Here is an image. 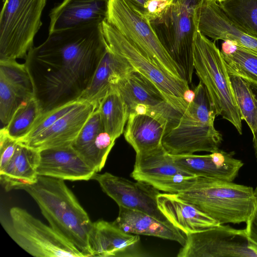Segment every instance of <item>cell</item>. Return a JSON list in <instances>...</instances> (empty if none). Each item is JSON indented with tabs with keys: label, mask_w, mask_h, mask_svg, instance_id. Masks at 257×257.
I'll return each mask as SVG.
<instances>
[{
	"label": "cell",
	"mask_w": 257,
	"mask_h": 257,
	"mask_svg": "<svg viewBox=\"0 0 257 257\" xmlns=\"http://www.w3.org/2000/svg\"><path fill=\"white\" fill-rule=\"evenodd\" d=\"M202 1V0H174V2L177 1L181 2L195 9Z\"/></svg>",
	"instance_id": "cell-38"
},
{
	"label": "cell",
	"mask_w": 257,
	"mask_h": 257,
	"mask_svg": "<svg viewBox=\"0 0 257 257\" xmlns=\"http://www.w3.org/2000/svg\"><path fill=\"white\" fill-rule=\"evenodd\" d=\"M229 76L241 119L245 121L253 133L257 127V99L248 82L237 76Z\"/></svg>",
	"instance_id": "cell-32"
},
{
	"label": "cell",
	"mask_w": 257,
	"mask_h": 257,
	"mask_svg": "<svg viewBox=\"0 0 257 257\" xmlns=\"http://www.w3.org/2000/svg\"><path fill=\"white\" fill-rule=\"evenodd\" d=\"M92 179L99 183L103 191L118 206L143 212L163 222L171 224L158 207L157 197L160 190L152 185L108 172L96 173Z\"/></svg>",
	"instance_id": "cell-14"
},
{
	"label": "cell",
	"mask_w": 257,
	"mask_h": 257,
	"mask_svg": "<svg viewBox=\"0 0 257 257\" xmlns=\"http://www.w3.org/2000/svg\"><path fill=\"white\" fill-rule=\"evenodd\" d=\"M113 222L128 233L169 239L182 246L186 241V235L172 224L163 222L140 211L119 206L118 216Z\"/></svg>",
	"instance_id": "cell-25"
},
{
	"label": "cell",
	"mask_w": 257,
	"mask_h": 257,
	"mask_svg": "<svg viewBox=\"0 0 257 257\" xmlns=\"http://www.w3.org/2000/svg\"><path fill=\"white\" fill-rule=\"evenodd\" d=\"M194 96L177 123L168 129L162 144L171 155H186L219 150L221 134L214 127L216 116L206 90L199 81Z\"/></svg>",
	"instance_id": "cell-3"
},
{
	"label": "cell",
	"mask_w": 257,
	"mask_h": 257,
	"mask_svg": "<svg viewBox=\"0 0 257 257\" xmlns=\"http://www.w3.org/2000/svg\"><path fill=\"white\" fill-rule=\"evenodd\" d=\"M198 30L214 41L219 40L242 47L257 54V38L237 27L215 0H202L194 10Z\"/></svg>",
	"instance_id": "cell-16"
},
{
	"label": "cell",
	"mask_w": 257,
	"mask_h": 257,
	"mask_svg": "<svg viewBox=\"0 0 257 257\" xmlns=\"http://www.w3.org/2000/svg\"><path fill=\"white\" fill-rule=\"evenodd\" d=\"M131 176L160 191L175 194L191 187L197 177L177 166L162 145L136 154Z\"/></svg>",
	"instance_id": "cell-12"
},
{
	"label": "cell",
	"mask_w": 257,
	"mask_h": 257,
	"mask_svg": "<svg viewBox=\"0 0 257 257\" xmlns=\"http://www.w3.org/2000/svg\"><path fill=\"white\" fill-rule=\"evenodd\" d=\"M193 58L194 69L206 90L216 116L227 120L242 135V120L221 52L198 30L196 24Z\"/></svg>",
	"instance_id": "cell-5"
},
{
	"label": "cell",
	"mask_w": 257,
	"mask_h": 257,
	"mask_svg": "<svg viewBox=\"0 0 257 257\" xmlns=\"http://www.w3.org/2000/svg\"><path fill=\"white\" fill-rule=\"evenodd\" d=\"M106 45L93 78L80 98L94 103L97 107L99 101L121 78L134 71L126 60Z\"/></svg>",
	"instance_id": "cell-24"
},
{
	"label": "cell",
	"mask_w": 257,
	"mask_h": 257,
	"mask_svg": "<svg viewBox=\"0 0 257 257\" xmlns=\"http://www.w3.org/2000/svg\"><path fill=\"white\" fill-rule=\"evenodd\" d=\"M251 88L252 91L257 99V87L251 86ZM253 138H252V143H253V147L255 153V156L257 160V127L255 131L252 133Z\"/></svg>",
	"instance_id": "cell-37"
},
{
	"label": "cell",
	"mask_w": 257,
	"mask_h": 257,
	"mask_svg": "<svg viewBox=\"0 0 257 257\" xmlns=\"http://www.w3.org/2000/svg\"><path fill=\"white\" fill-rule=\"evenodd\" d=\"M168 6L167 0H149L143 11L152 21L158 18Z\"/></svg>",
	"instance_id": "cell-35"
},
{
	"label": "cell",
	"mask_w": 257,
	"mask_h": 257,
	"mask_svg": "<svg viewBox=\"0 0 257 257\" xmlns=\"http://www.w3.org/2000/svg\"><path fill=\"white\" fill-rule=\"evenodd\" d=\"M47 0H3L0 15V60L26 58L42 25Z\"/></svg>",
	"instance_id": "cell-9"
},
{
	"label": "cell",
	"mask_w": 257,
	"mask_h": 257,
	"mask_svg": "<svg viewBox=\"0 0 257 257\" xmlns=\"http://www.w3.org/2000/svg\"><path fill=\"white\" fill-rule=\"evenodd\" d=\"M194 9L180 2L168 6L156 19L151 21L171 57L183 72L188 84L194 70L193 39L195 29Z\"/></svg>",
	"instance_id": "cell-10"
},
{
	"label": "cell",
	"mask_w": 257,
	"mask_h": 257,
	"mask_svg": "<svg viewBox=\"0 0 257 257\" xmlns=\"http://www.w3.org/2000/svg\"><path fill=\"white\" fill-rule=\"evenodd\" d=\"M39 151L38 176L71 181H88L96 173L72 145Z\"/></svg>",
	"instance_id": "cell-18"
},
{
	"label": "cell",
	"mask_w": 257,
	"mask_h": 257,
	"mask_svg": "<svg viewBox=\"0 0 257 257\" xmlns=\"http://www.w3.org/2000/svg\"><path fill=\"white\" fill-rule=\"evenodd\" d=\"M142 10H143L146 7L148 2L149 0H130Z\"/></svg>",
	"instance_id": "cell-39"
},
{
	"label": "cell",
	"mask_w": 257,
	"mask_h": 257,
	"mask_svg": "<svg viewBox=\"0 0 257 257\" xmlns=\"http://www.w3.org/2000/svg\"><path fill=\"white\" fill-rule=\"evenodd\" d=\"M177 195L220 224L246 222L255 201L251 187L202 176Z\"/></svg>",
	"instance_id": "cell-4"
},
{
	"label": "cell",
	"mask_w": 257,
	"mask_h": 257,
	"mask_svg": "<svg viewBox=\"0 0 257 257\" xmlns=\"http://www.w3.org/2000/svg\"><path fill=\"white\" fill-rule=\"evenodd\" d=\"M167 129V124L154 116L130 113L123 134L126 141L137 154L162 146Z\"/></svg>",
	"instance_id": "cell-27"
},
{
	"label": "cell",
	"mask_w": 257,
	"mask_h": 257,
	"mask_svg": "<svg viewBox=\"0 0 257 257\" xmlns=\"http://www.w3.org/2000/svg\"><path fill=\"white\" fill-rule=\"evenodd\" d=\"M123 36L174 77L185 79L183 72L161 42L144 11L130 0H108L106 19Z\"/></svg>",
	"instance_id": "cell-6"
},
{
	"label": "cell",
	"mask_w": 257,
	"mask_h": 257,
	"mask_svg": "<svg viewBox=\"0 0 257 257\" xmlns=\"http://www.w3.org/2000/svg\"><path fill=\"white\" fill-rule=\"evenodd\" d=\"M218 4L237 27L257 38V0H226Z\"/></svg>",
	"instance_id": "cell-30"
},
{
	"label": "cell",
	"mask_w": 257,
	"mask_h": 257,
	"mask_svg": "<svg viewBox=\"0 0 257 257\" xmlns=\"http://www.w3.org/2000/svg\"><path fill=\"white\" fill-rule=\"evenodd\" d=\"M39 162L40 151L19 142L12 159L0 172L1 183L5 190L18 189L36 182Z\"/></svg>",
	"instance_id": "cell-26"
},
{
	"label": "cell",
	"mask_w": 257,
	"mask_h": 257,
	"mask_svg": "<svg viewBox=\"0 0 257 257\" xmlns=\"http://www.w3.org/2000/svg\"><path fill=\"white\" fill-rule=\"evenodd\" d=\"M42 114L40 106L37 100L34 97L21 106L16 111L7 125L3 128L11 138L21 142L27 137L36 121Z\"/></svg>",
	"instance_id": "cell-31"
},
{
	"label": "cell",
	"mask_w": 257,
	"mask_h": 257,
	"mask_svg": "<svg viewBox=\"0 0 257 257\" xmlns=\"http://www.w3.org/2000/svg\"><path fill=\"white\" fill-rule=\"evenodd\" d=\"M255 196L254 207L251 215L246 222L245 229L249 238L257 245V195L255 194Z\"/></svg>",
	"instance_id": "cell-36"
},
{
	"label": "cell",
	"mask_w": 257,
	"mask_h": 257,
	"mask_svg": "<svg viewBox=\"0 0 257 257\" xmlns=\"http://www.w3.org/2000/svg\"><path fill=\"white\" fill-rule=\"evenodd\" d=\"M115 140L103 128L99 114L93 112L72 145L96 173L101 171Z\"/></svg>",
	"instance_id": "cell-22"
},
{
	"label": "cell",
	"mask_w": 257,
	"mask_h": 257,
	"mask_svg": "<svg viewBox=\"0 0 257 257\" xmlns=\"http://www.w3.org/2000/svg\"><path fill=\"white\" fill-rule=\"evenodd\" d=\"M167 1H168V5H170L171 4H172L173 3L174 0H167Z\"/></svg>",
	"instance_id": "cell-40"
},
{
	"label": "cell",
	"mask_w": 257,
	"mask_h": 257,
	"mask_svg": "<svg viewBox=\"0 0 257 257\" xmlns=\"http://www.w3.org/2000/svg\"><path fill=\"white\" fill-rule=\"evenodd\" d=\"M217 3H220V2H223V1H225L226 0H215Z\"/></svg>",
	"instance_id": "cell-41"
},
{
	"label": "cell",
	"mask_w": 257,
	"mask_h": 257,
	"mask_svg": "<svg viewBox=\"0 0 257 257\" xmlns=\"http://www.w3.org/2000/svg\"><path fill=\"white\" fill-rule=\"evenodd\" d=\"M4 229L28 253L36 257H86L75 245L25 209L13 207L1 217Z\"/></svg>",
	"instance_id": "cell-8"
},
{
	"label": "cell",
	"mask_w": 257,
	"mask_h": 257,
	"mask_svg": "<svg viewBox=\"0 0 257 257\" xmlns=\"http://www.w3.org/2000/svg\"><path fill=\"white\" fill-rule=\"evenodd\" d=\"M230 43V47L224 46L221 50L229 74L239 76L257 87V54Z\"/></svg>",
	"instance_id": "cell-29"
},
{
	"label": "cell",
	"mask_w": 257,
	"mask_h": 257,
	"mask_svg": "<svg viewBox=\"0 0 257 257\" xmlns=\"http://www.w3.org/2000/svg\"><path fill=\"white\" fill-rule=\"evenodd\" d=\"M113 87L123 97L130 113L154 116L167 124V130L176 125L182 115L166 101L156 87L135 70L121 78Z\"/></svg>",
	"instance_id": "cell-13"
},
{
	"label": "cell",
	"mask_w": 257,
	"mask_h": 257,
	"mask_svg": "<svg viewBox=\"0 0 257 257\" xmlns=\"http://www.w3.org/2000/svg\"><path fill=\"white\" fill-rule=\"evenodd\" d=\"M108 0H63L49 14V34L106 19Z\"/></svg>",
	"instance_id": "cell-21"
},
{
	"label": "cell",
	"mask_w": 257,
	"mask_h": 257,
	"mask_svg": "<svg viewBox=\"0 0 257 257\" xmlns=\"http://www.w3.org/2000/svg\"><path fill=\"white\" fill-rule=\"evenodd\" d=\"M234 154L219 149L203 155H171L177 166L194 176L233 182L243 165Z\"/></svg>",
	"instance_id": "cell-19"
},
{
	"label": "cell",
	"mask_w": 257,
	"mask_h": 257,
	"mask_svg": "<svg viewBox=\"0 0 257 257\" xmlns=\"http://www.w3.org/2000/svg\"><path fill=\"white\" fill-rule=\"evenodd\" d=\"M81 99L66 103L43 113L37 119L27 137L22 141L24 143L49 128L60 118L76 107Z\"/></svg>",
	"instance_id": "cell-33"
},
{
	"label": "cell",
	"mask_w": 257,
	"mask_h": 257,
	"mask_svg": "<svg viewBox=\"0 0 257 257\" xmlns=\"http://www.w3.org/2000/svg\"><path fill=\"white\" fill-rule=\"evenodd\" d=\"M97 109L104 131L116 140L123 133L130 114L123 97L112 87L99 101Z\"/></svg>",
	"instance_id": "cell-28"
},
{
	"label": "cell",
	"mask_w": 257,
	"mask_h": 257,
	"mask_svg": "<svg viewBox=\"0 0 257 257\" xmlns=\"http://www.w3.org/2000/svg\"><path fill=\"white\" fill-rule=\"evenodd\" d=\"M139 235L127 233L113 222L99 220L93 222L89 233L92 256H138Z\"/></svg>",
	"instance_id": "cell-20"
},
{
	"label": "cell",
	"mask_w": 257,
	"mask_h": 257,
	"mask_svg": "<svg viewBox=\"0 0 257 257\" xmlns=\"http://www.w3.org/2000/svg\"><path fill=\"white\" fill-rule=\"evenodd\" d=\"M102 33L107 46L122 57L137 71L161 92L166 101L183 114L189 103L185 94L190 89L185 79L176 78L157 64L149 55L104 20Z\"/></svg>",
	"instance_id": "cell-7"
},
{
	"label": "cell",
	"mask_w": 257,
	"mask_h": 257,
	"mask_svg": "<svg viewBox=\"0 0 257 257\" xmlns=\"http://www.w3.org/2000/svg\"><path fill=\"white\" fill-rule=\"evenodd\" d=\"M178 257H257V245L245 229L219 224L186 235Z\"/></svg>",
	"instance_id": "cell-11"
},
{
	"label": "cell",
	"mask_w": 257,
	"mask_h": 257,
	"mask_svg": "<svg viewBox=\"0 0 257 257\" xmlns=\"http://www.w3.org/2000/svg\"><path fill=\"white\" fill-rule=\"evenodd\" d=\"M101 23L52 32L28 52L24 63L42 113L80 99L87 88L106 47Z\"/></svg>",
	"instance_id": "cell-1"
},
{
	"label": "cell",
	"mask_w": 257,
	"mask_h": 257,
	"mask_svg": "<svg viewBox=\"0 0 257 257\" xmlns=\"http://www.w3.org/2000/svg\"><path fill=\"white\" fill-rule=\"evenodd\" d=\"M96 108L94 103L82 99L76 107L49 128L23 143L38 151L72 145Z\"/></svg>",
	"instance_id": "cell-17"
},
{
	"label": "cell",
	"mask_w": 257,
	"mask_h": 257,
	"mask_svg": "<svg viewBox=\"0 0 257 257\" xmlns=\"http://www.w3.org/2000/svg\"><path fill=\"white\" fill-rule=\"evenodd\" d=\"M19 141L11 138L4 128L0 130V172H2L14 156Z\"/></svg>",
	"instance_id": "cell-34"
},
{
	"label": "cell",
	"mask_w": 257,
	"mask_h": 257,
	"mask_svg": "<svg viewBox=\"0 0 257 257\" xmlns=\"http://www.w3.org/2000/svg\"><path fill=\"white\" fill-rule=\"evenodd\" d=\"M34 97L33 84L25 63L0 60L1 128L6 127L16 111Z\"/></svg>",
	"instance_id": "cell-15"
},
{
	"label": "cell",
	"mask_w": 257,
	"mask_h": 257,
	"mask_svg": "<svg viewBox=\"0 0 257 257\" xmlns=\"http://www.w3.org/2000/svg\"><path fill=\"white\" fill-rule=\"evenodd\" d=\"M157 203L160 210L168 221L186 235L220 224L177 194L160 193Z\"/></svg>",
	"instance_id": "cell-23"
},
{
	"label": "cell",
	"mask_w": 257,
	"mask_h": 257,
	"mask_svg": "<svg viewBox=\"0 0 257 257\" xmlns=\"http://www.w3.org/2000/svg\"><path fill=\"white\" fill-rule=\"evenodd\" d=\"M18 189L34 199L50 226L86 257L92 256L88 237L93 222L64 180L39 176L33 184Z\"/></svg>",
	"instance_id": "cell-2"
}]
</instances>
